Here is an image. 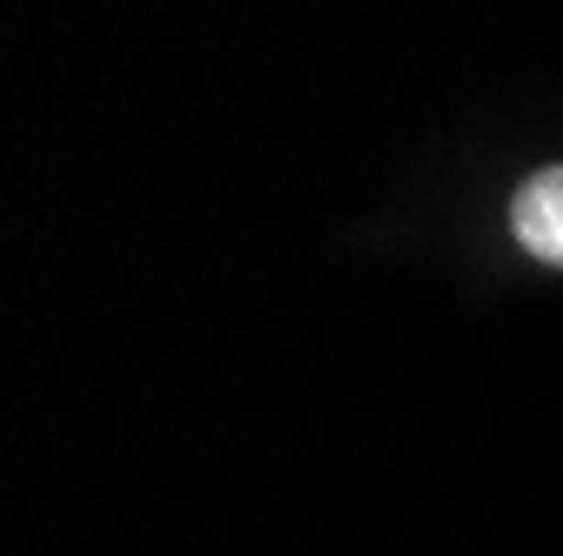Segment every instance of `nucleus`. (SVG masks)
Masks as SVG:
<instances>
[{
	"mask_svg": "<svg viewBox=\"0 0 563 556\" xmlns=\"http://www.w3.org/2000/svg\"><path fill=\"white\" fill-rule=\"evenodd\" d=\"M510 229L537 262L563 268V168H543L523 181V194L510 201Z\"/></svg>",
	"mask_w": 563,
	"mask_h": 556,
	"instance_id": "nucleus-1",
	"label": "nucleus"
}]
</instances>
